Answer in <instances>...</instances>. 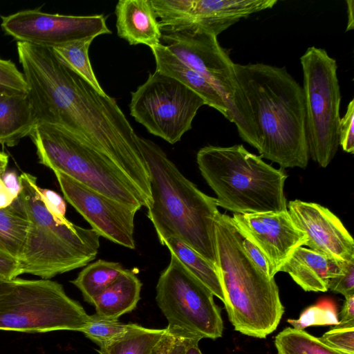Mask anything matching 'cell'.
<instances>
[{"label": "cell", "mask_w": 354, "mask_h": 354, "mask_svg": "<svg viewBox=\"0 0 354 354\" xmlns=\"http://www.w3.org/2000/svg\"><path fill=\"white\" fill-rule=\"evenodd\" d=\"M347 4L348 21L346 31L351 30L354 28L353 9L354 1L348 0L346 1Z\"/></svg>", "instance_id": "41"}, {"label": "cell", "mask_w": 354, "mask_h": 354, "mask_svg": "<svg viewBox=\"0 0 354 354\" xmlns=\"http://www.w3.org/2000/svg\"><path fill=\"white\" fill-rule=\"evenodd\" d=\"M308 155L322 167L335 157L339 144L341 93L336 60L311 46L300 57Z\"/></svg>", "instance_id": "9"}, {"label": "cell", "mask_w": 354, "mask_h": 354, "mask_svg": "<svg viewBox=\"0 0 354 354\" xmlns=\"http://www.w3.org/2000/svg\"><path fill=\"white\" fill-rule=\"evenodd\" d=\"M90 322V315L56 281L15 278L0 287V330L81 332Z\"/></svg>", "instance_id": "8"}, {"label": "cell", "mask_w": 354, "mask_h": 354, "mask_svg": "<svg viewBox=\"0 0 354 354\" xmlns=\"http://www.w3.org/2000/svg\"><path fill=\"white\" fill-rule=\"evenodd\" d=\"M138 142L150 177L147 216L160 243L176 237L217 268L216 198L188 180L155 142L140 136Z\"/></svg>", "instance_id": "3"}, {"label": "cell", "mask_w": 354, "mask_h": 354, "mask_svg": "<svg viewBox=\"0 0 354 354\" xmlns=\"http://www.w3.org/2000/svg\"><path fill=\"white\" fill-rule=\"evenodd\" d=\"M20 274L17 260L0 254V279L10 280Z\"/></svg>", "instance_id": "37"}, {"label": "cell", "mask_w": 354, "mask_h": 354, "mask_svg": "<svg viewBox=\"0 0 354 354\" xmlns=\"http://www.w3.org/2000/svg\"><path fill=\"white\" fill-rule=\"evenodd\" d=\"M354 100L348 103L346 113L340 119L339 144L342 149L349 153H354Z\"/></svg>", "instance_id": "34"}, {"label": "cell", "mask_w": 354, "mask_h": 354, "mask_svg": "<svg viewBox=\"0 0 354 354\" xmlns=\"http://www.w3.org/2000/svg\"><path fill=\"white\" fill-rule=\"evenodd\" d=\"M53 172L65 199L92 230L115 243L135 249L134 218L138 209L101 194L61 171Z\"/></svg>", "instance_id": "14"}, {"label": "cell", "mask_w": 354, "mask_h": 354, "mask_svg": "<svg viewBox=\"0 0 354 354\" xmlns=\"http://www.w3.org/2000/svg\"><path fill=\"white\" fill-rule=\"evenodd\" d=\"M90 316L89 325L81 333L99 348L125 333L133 325L131 323H122L119 319L105 318L96 313Z\"/></svg>", "instance_id": "28"}, {"label": "cell", "mask_w": 354, "mask_h": 354, "mask_svg": "<svg viewBox=\"0 0 354 354\" xmlns=\"http://www.w3.org/2000/svg\"><path fill=\"white\" fill-rule=\"evenodd\" d=\"M17 53L37 123L62 127L111 158L145 198L149 170L138 138L115 99L64 65L51 48L17 41Z\"/></svg>", "instance_id": "1"}, {"label": "cell", "mask_w": 354, "mask_h": 354, "mask_svg": "<svg viewBox=\"0 0 354 354\" xmlns=\"http://www.w3.org/2000/svg\"><path fill=\"white\" fill-rule=\"evenodd\" d=\"M156 285V301L165 317L167 329L199 339H216L223 323L212 292L172 253Z\"/></svg>", "instance_id": "10"}, {"label": "cell", "mask_w": 354, "mask_h": 354, "mask_svg": "<svg viewBox=\"0 0 354 354\" xmlns=\"http://www.w3.org/2000/svg\"><path fill=\"white\" fill-rule=\"evenodd\" d=\"M156 69L177 80L194 91L205 102L215 109L230 122L233 117L224 98L201 75L183 62L162 44L151 48Z\"/></svg>", "instance_id": "19"}, {"label": "cell", "mask_w": 354, "mask_h": 354, "mask_svg": "<svg viewBox=\"0 0 354 354\" xmlns=\"http://www.w3.org/2000/svg\"><path fill=\"white\" fill-rule=\"evenodd\" d=\"M142 283L133 270L124 269L95 301L96 314L119 319L137 306L140 299Z\"/></svg>", "instance_id": "21"}, {"label": "cell", "mask_w": 354, "mask_h": 354, "mask_svg": "<svg viewBox=\"0 0 354 354\" xmlns=\"http://www.w3.org/2000/svg\"><path fill=\"white\" fill-rule=\"evenodd\" d=\"M205 104L194 91L158 70L131 92V116L151 134L174 145L192 129L198 109Z\"/></svg>", "instance_id": "12"}, {"label": "cell", "mask_w": 354, "mask_h": 354, "mask_svg": "<svg viewBox=\"0 0 354 354\" xmlns=\"http://www.w3.org/2000/svg\"><path fill=\"white\" fill-rule=\"evenodd\" d=\"M4 280L6 279H2V280H0V287L1 286L3 282L4 281Z\"/></svg>", "instance_id": "44"}, {"label": "cell", "mask_w": 354, "mask_h": 354, "mask_svg": "<svg viewBox=\"0 0 354 354\" xmlns=\"http://www.w3.org/2000/svg\"><path fill=\"white\" fill-rule=\"evenodd\" d=\"M319 339L342 354H354V327H333Z\"/></svg>", "instance_id": "31"}, {"label": "cell", "mask_w": 354, "mask_h": 354, "mask_svg": "<svg viewBox=\"0 0 354 354\" xmlns=\"http://www.w3.org/2000/svg\"><path fill=\"white\" fill-rule=\"evenodd\" d=\"M38 193L47 210L55 221L61 225L71 222L66 218V204L63 198L55 191L37 187Z\"/></svg>", "instance_id": "33"}, {"label": "cell", "mask_w": 354, "mask_h": 354, "mask_svg": "<svg viewBox=\"0 0 354 354\" xmlns=\"http://www.w3.org/2000/svg\"><path fill=\"white\" fill-rule=\"evenodd\" d=\"M215 234L217 269L229 319L235 330L266 338L277 329L284 313L274 279L246 254L241 233L231 216L218 214Z\"/></svg>", "instance_id": "4"}, {"label": "cell", "mask_w": 354, "mask_h": 354, "mask_svg": "<svg viewBox=\"0 0 354 354\" xmlns=\"http://www.w3.org/2000/svg\"><path fill=\"white\" fill-rule=\"evenodd\" d=\"M241 234L252 242L268 259L272 275L307 237L293 222L288 211L234 214L232 217Z\"/></svg>", "instance_id": "15"}, {"label": "cell", "mask_w": 354, "mask_h": 354, "mask_svg": "<svg viewBox=\"0 0 354 354\" xmlns=\"http://www.w3.org/2000/svg\"><path fill=\"white\" fill-rule=\"evenodd\" d=\"M27 94L28 88L23 73L15 64L0 58V93Z\"/></svg>", "instance_id": "30"}, {"label": "cell", "mask_w": 354, "mask_h": 354, "mask_svg": "<svg viewBox=\"0 0 354 354\" xmlns=\"http://www.w3.org/2000/svg\"><path fill=\"white\" fill-rule=\"evenodd\" d=\"M8 162V156L0 151V171L4 173Z\"/></svg>", "instance_id": "43"}, {"label": "cell", "mask_w": 354, "mask_h": 354, "mask_svg": "<svg viewBox=\"0 0 354 354\" xmlns=\"http://www.w3.org/2000/svg\"><path fill=\"white\" fill-rule=\"evenodd\" d=\"M29 136L40 164L129 207L138 210L149 207L138 189L111 158L69 130L40 122Z\"/></svg>", "instance_id": "7"}, {"label": "cell", "mask_w": 354, "mask_h": 354, "mask_svg": "<svg viewBox=\"0 0 354 354\" xmlns=\"http://www.w3.org/2000/svg\"><path fill=\"white\" fill-rule=\"evenodd\" d=\"M287 321L292 328L304 330L311 326H334L338 324L339 316L335 305L330 301L324 300L305 309L299 319Z\"/></svg>", "instance_id": "29"}, {"label": "cell", "mask_w": 354, "mask_h": 354, "mask_svg": "<svg viewBox=\"0 0 354 354\" xmlns=\"http://www.w3.org/2000/svg\"><path fill=\"white\" fill-rule=\"evenodd\" d=\"M37 124L27 94L0 93V144L16 145Z\"/></svg>", "instance_id": "20"}, {"label": "cell", "mask_w": 354, "mask_h": 354, "mask_svg": "<svg viewBox=\"0 0 354 354\" xmlns=\"http://www.w3.org/2000/svg\"><path fill=\"white\" fill-rule=\"evenodd\" d=\"M234 71L253 130V147L282 169L306 168L309 155L302 87L286 67L234 64Z\"/></svg>", "instance_id": "2"}, {"label": "cell", "mask_w": 354, "mask_h": 354, "mask_svg": "<svg viewBox=\"0 0 354 354\" xmlns=\"http://www.w3.org/2000/svg\"><path fill=\"white\" fill-rule=\"evenodd\" d=\"M201 175L216 195L218 207L234 214L288 210L282 169L267 164L242 145L207 146L197 153Z\"/></svg>", "instance_id": "5"}, {"label": "cell", "mask_w": 354, "mask_h": 354, "mask_svg": "<svg viewBox=\"0 0 354 354\" xmlns=\"http://www.w3.org/2000/svg\"><path fill=\"white\" fill-rule=\"evenodd\" d=\"M190 339L192 337L171 332L165 328L164 334L151 354H185Z\"/></svg>", "instance_id": "32"}, {"label": "cell", "mask_w": 354, "mask_h": 354, "mask_svg": "<svg viewBox=\"0 0 354 354\" xmlns=\"http://www.w3.org/2000/svg\"><path fill=\"white\" fill-rule=\"evenodd\" d=\"M165 331L148 328L137 324L123 335L100 347V354H151Z\"/></svg>", "instance_id": "25"}, {"label": "cell", "mask_w": 354, "mask_h": 354, "mask_svg": "<svg viewBox=\"0 0 354 354\" xmlns=\"http://www.w3.org/2000/svg\"><path fill=\"white\" fill-rule=\"evenodd\" d=\"M287 209L307 237L304 245L339 261L354 260V241L339 218L328 208L311 202L290 201Z\"/></svg>", "instance_id": "16"}, {"label": "cell", "mask_w": 354, "mask_h": 354, "mask_svg": "<svg viewBox=\"0 0 354 354\" xmlns=\"http://www.w3.org/2000/svg\"><path fill=\"white\" fill-rule=\"evenodd\" d=\"M344 261L301 246L292 252L279 272H287L305 291L326 292L329 280L342 272Z\"/></svg>", "instance_id": "17"}, {"label": "cell", "mask_w": 354, "mask_h": 354, "mask_svg": "<svg viewBox=\"0 0 354 354\" xmlns=\"http://www.w3.org/2000/svg\"><path fill=\"white\" fill-rule=\"evenodd\" d=\"M29 227V220L17 197L7 207L0 208V254L18 260Z\"/></svg>", "instance_id": "22"}, {"label": "cell", "mask_w": 354, "mask_h": 354, "mask_svg": "<svg viewBox=\"0 0 354 354\" xmlns=\"http://www.w3.org/2000/svg\"><path fill=\"white\" fill-rule=\"evenodd\" d=\"M162 245L214 295L224 302V294L218 269L178 239L169 236Z\"/></svg>", "instance_id": "23"}, {"label": "cell", "mask_w": 354, "mask_h": 354, "mask_svg": "<svg viewBox=\"0 0 354 354\" xmlns=\"http://www.w3.org/2000/svg\"><path fill=\"white\" fill-rule=\"evenodd\" d=\"M1 20L4 32L18 41L49 48L111 33L103 15L73 16L26 10L2 16Z\"/></svg>", "instance_id": "13"}, {"label": "cell", "mask_w": 354, "mask_h": 354, "mask_svg": "<svg viewBox=\"0 0 354 354\" xmlns=\"http://www.w3.org/2000/svg\"><path fill=\"white\" fill-rule=\"evenodd\" d=\"M160 40L169 50L207 80L226 102L243 140L250 127L245 101L236 83L234 63L217 36L197 27L162 31Z\"/></svg>", "instance_id": "11"}, {"label": "cell", "mask_w": 354, "mask_h": 354, "mask_svg": "<svg viewBox=\"0 0 354 354\" xmlns=\"http://www.w3.org/2000/svg\"><path fill=\"white\" fill-rule=\"evenodd\" d=\"M278 354H342L304 330L287 327L274 339Z\"/></svg>", "instance_id": "27"}, {"label": "cell", "mask_w": 354, "mask_h": 354, "mask_svg": "<svg viewBox=\"0 0 354 354\" xmlns=\"http://www.w3.org/2000/svg\"><path fill=\"white\" fill-rule=\"evenodd\" d=\"M345 298L344 306L339 315V322L333 327H354V295Z\"/></svg>", "instance_id": "38"}, {"label": "cell", "mask_w": 354, "mask_h": 354, "mask_svg": "<svg viewBox=\"0 0 354 354\" xmlns=\"http://www.w3.org/2000/svg\"><path fill=\"white\" fill-rule=\"evenodd\" d=\"M2 174L3 173L0 171V208H5L10 205L15 198L4 185L1 179Z\"/></svg>", "instance_id": "40"}, {"label": "cell", "mask_w": 354, "mask_h": 354, "mask_svg": "<svg viewBox=\"0 0 354 354\" xmlns=\"http://www.w3.org/2000/svg\"><path fill=\"white\" fill-rule=\"evenodd\" d=\"M1 179L12 196L16 199L21 191V185L17 173L15 171H5L1 174Z\"/></svg>", "instance_id": "39"}, {"label": "cell", "mask_w": 354, "mask_h": 354, "mask_svg": "<svg viewBox=\"0 0 354 354\" xmlns=\"http://www.w3.org/2000/svg\"><path fill=\"white\" fill-rule=\"evenodd\" d=\"M19 198L29 220L24 247L17 261L22 274L50 279L86 266L95 259L100 235L92 229L71 223H57L37 191V178L23 172L19 176Z\"/></svg>", "instance_id": "6"}, {"label": "cell", "mask_w": 354, "mask_h": 354, "mask_svg": "<svg viewBox=\"0 0 354 354\" xmlns=\"http://www.w3.org/2000/svg\"><path fill=\"white\" fill-rule=\"evenodd\" d=\"M94 39L74 41L51 48L55 56L68 68L101 94H106L93 70L88 49Z\"/></svg>", "instance_id": "26"}, {"label": "cell", "mask_w": 354, "mask_h": 354, "mask_svg": "<svg viewBox=\"0 0 354 354\" xmlns=\"http://www.w3.org/2000/svg\"><path fill=\"white\" fill-rule=\"evenodd\" d=\"M0 280H2V279H0Z\"/></svg>", "instance_id": "45"}, {"label": "cell", "mask_w": 354, "mask_h": 354, "mask_svg": "<svg viewBox=\"0 0 354 354\" xmlns=\"http://www.w3.org/2000/svg\"><path fill=\"white\" fill-rule=\"evenodd\" d=\"M241 236L242 246L250 259L267 276L270 278H274L270 265L264 254L248 239L242 234Z\"/></svg>", "instance_id": "36"}, {"label": "cell", "mask_w": 354, "mask_h": 354, "mask_svg": "<svg viewBox=\"0 0 354 354\" xmlns=\"http://www.w3.org/2000/svg\"><path fill=\"white\" fill-rule=\"evenodd\" d=\"M123 270L120 263L99 259L86 265L71 282L80 290L84 299L93 306L95 299Z\"/></svg>", "instance_id": "24"}, {"label": "cell", "mask_w": 354, "mask_h": 354, "mask_svg": "<svg viewBox=\"0 0 354 354\" xmlns=\"http://www.w3.org/2000/svg\"><path fill=\"white\" fill-rule=\"evenodd\" d=\"M115 14L118 35L130 45L151 48L161 43L160 25L149 0H120Z\"/></svg>", "instance_id": "18"}, {"label": "cell", "mask_w": 354, "mask_h": 354, "mask_svg": "<svg viewBox=\"0 0 354 354\" xmlns=\"http://www.w3.org/2000/svg\"><path fill=\"white\" fill-rule=\"evenodd\" d=\"M200 340L201 339L197 338L190 339L186 348L185 354H202L198 347Z\"/></svg>", "instance_id": "42"}, {"label": "cell", "mask_w": 354, "mask_h": 354, "mask_svg": "<svg viewBox=\"0 0 354 354\" xmlns=\"http://www.w3.org/2000/svg\"><path fill=\"white\" fill-rule=\"evenodd\" d=\"M328 289L345 297L354 295V260L344 262L342 272L329 280Z\"/></svg>", "instance_id": "35"}]
</instances>
